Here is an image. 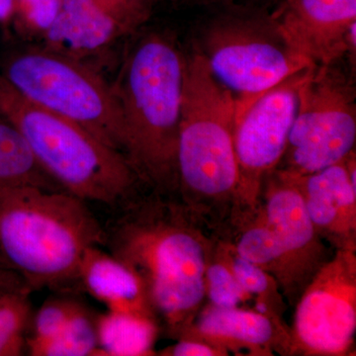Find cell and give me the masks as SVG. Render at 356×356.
I'll use <instances>...</instances> for the list:
<instances>
[{"label": "cell", "instance_id": "6da1fadb", "mask_svg": "<svg viewBox=\"0 0 356 356\" xmlns=\"http://www.w3.org/2000/svg\"><path fill=\"white\" fill-rule=\"evenodd\" d=\"M161 195L124 204L104 229V245L140 276L156 320L178 339L202 309L216 241L206 234L209 224L181 200Z\"/></svg>", "mask_w": 356, "mask_h": 356}, {"label": "cell", "instance_id": "7a4b0ae2", "mask_svg": "<svg viewBox=\"0 0 356 356\" xmlns=\"http://www.w3.org/2000/svg\"><path fill=\"white\" fill-rule=\"evenodd\" d=\"M236 97L213 76L205 56L185 60L177 152L181 202L216 222L236 210Z\"/></svg>", "mask_w": 356, "mask_h": 356}, {"label": "cell", "instance_id": "3957f363", "mask_svg": "<svg viewBox=\"0 0 356 356\" xmlns=\"http://www.w3.org/2000/svg\"><path fill=\"white\" fill-rule=\"evenodd\" d=\"M86 201L34 186L0 191V257L30 289L77 281L83 254L104 245Z\"/></svg>", "mask_w": 356, "mask_h": 356}, {"label": "cell", "instance_id": "277c9868", "mask_svg": "<svg viewBox=\"0 0 356 356\" xmlns=\"http://www.w3.org/2000/svg\"><path fill=\"white\" fill-rule=\"evenodd\" d=\"M185 60L159 36L133 51L115 89L123 116L124 156L158 193L177 188V152Z\"/></svg>", "mask_w": 356, "mask_h": 356}, {"label": "cell", "instance_id": "5b68a950", "mask_svg": "<svg viewBox=\"0 0 356 356\" xmlns=\"http://www.w3.org/2000/svg\"><path fill=\"white\" fill-rule=\"evenodd\" d=\"M0 116L22 134L39 165L65 192L108 206L130 200L138 177L123 154L79 124L30 102L3 76Z\"/></svg>", "mask_w": 356, "mask_h": 356}, {"label": "cell", "instance_id": "8992f818", "mask_svg": "<svg viewBox=\"0 0 356 356\" xmlns=\"http://www.w3.org/2000/svg\"><path fill=\"white\" fill-rule=\"evenodd\" d=\"M2 76L30 102L79 124L124 156L116 91L74 57L51 50L27 51L11 58Z\"/></svg>", "mask_w": 356, "mask_h": 356}, {"label": "cell", "instance_id": "52a82bcc", "mask_svg": "<svg viewBox=\"0 0 356 356\" xmlns=\"http://www.w3.org/2000/svg\"><path fill=\"white\" fill-rule=\"evenodd\" d=\"M355 89L343 72L314 65L299 91L286 149L275 170L291 175L320 172L355 151ZM278 165V166H280Z\"/></svg>", "mask_w": 356, "mask_h": 356}, {"label": "cell", "instance_id": "ba28073f", "mask_svg": "<svg viewBox=\"0 0 356 356\" xmlns=\"http://www.w3.org/2000/svg\"><path fill=\"white\" fill-rule=\"evenodd\" d=\"M311 67L247 102H236L234 142L238 184L234 216L252 212L261 204L266 179L277 170L285 153L298 109L300 88Z\"/></svg>", "mask_w": 356, "mask_h": 356}, {"label": "cell", "instance_id": "9c48e42d", "mask_svg": "<svg viewBox=\"0 0 356 356\" xmlns=\"http://www.w3.org/2000/svg\"><path fill=\"white\" fill-rule=\"evenodd\" d=\"M356 331V248L337 250L297 300L291 355H348Z\"/></svg>", "mask_w": 356, "mask_h": 356}, {"label": "cell", "instance_id": "30bf717a", "mask_svg": "<svg viewBox=\"0 0 356 356\" xmlns=\"http://www.w3.org/2000/svg\"><path fill=\"white\" fill-rule=\"evenodd\" d=\"M248 26L231 24L215 30L205 56L218 83L247 102L288 77L314 67L310 60L281 48Z\"/></svg>", "mask_w": 356, "mask_h": 356}, {"label": "cell", "instance_id": "8fae6325", "mask_svg": "<svg viewBox=\"0 0 356 356\" xmlns=\"http://www.w3.org/2000/svg\"><path fill=\"white\" fill-rule=\"evenodd\" d=\"M261 201L262 217L284 255L286 297L294 303L327 261V250L309 217L301 192L291 180L274 170L262 188Z\"/></svg>", "mask_w": 356, "mask_h": 356}, {"label": "cell", "instance_id": "7c38bea8", "mask_svg": "<svg viewBox=\"0 0 356 356\" xmlns=\"http://www.w3.org/2000/svg\"><path fill=\"white\" fill-rule=\"evenodd\" d=\"M270 21L283 44L313 65L355 51L356 0H281Z\"/></svg>", "mask_w": 356, "mask_h": 356}, {"label": "cell", "instance_id": "4fadbf2b", "mask_svg": "<svg viewBox=\"0 0 356 356\" xmlns=\"http://www.w3.org/2000/svg\"><path fill=\"white\" fill-rule=\"evenodd\" d=\"M178 339L204 341L225 355H291L290 332L281 318L243 307L225 308L208 304Z\"/></svg>", "mask_w": 356, "mask_h": 356}, {"label": "cell", "instance_id": "5bb4252c", "mask_svg": "<svg viewBox=\"0 0 356 356\" xmlns=\"http://www.w3.org/2000/svg\"><path fill=\"white\" fill-rule=\"evenodd\" d=\"M144 20L120 0H63L44 33L51 51L72 57L104 48Z\"/></svg>", "mask_w": 356, "mask_h": 356}, {"label": "cell", "instance_id": "9a60e30c", "mask_svg": "<svg viewBox=\"0 0 356 356\" xmlns=\"http://www.w3.org/2000/svg\"><path fill=\"white\" fill-rule=\"evenodd\" d=\"M301 192L316 231L337 250L356 248V186L346 158L320 172L291 175L280 172Z\"/></svg>", "mask_w": 356, "mask_h": 356}, {"label": "cell", "instance_id": "2e32d148", "mask_svg": "<svg viewBox=\"0 0 356 356\" xmlns=\"http://www.w3.org/2000/svg\"><path fill=\"white\" fill-rule=\"evenodd\" d=\"M77 281L107 310L156 318L144 283L128 264L100 245L88 248L79 264Z\"/></svg>", "mask_w": 356, "mask_h": 356}, {"label": "cell", "instance_id": "e0dca14e", "mask_svg": "<svg viewBox=\"0 0 356 356\" xmlns=\"http://www.w3.org/2000/svg\"><path fill=\"white\" fill-rule=\"evenodd\" d=\"M99 355H154L159 322L152 316L107 310L95 318Z\"/></svg>", "mask_w": 356, "mask_h": 356}, {"label": "cell", "instance_id": "ac0fdd59", "mask_svg": "<svg viewBox=\"0 0 356 356\" xmlns=\"http://www.w3.org/2000/svg\"><path fill=\"white\" fill-rule=\"evenodd\" d=\"M21 186L64 191L39 165L22 134L3 120L0 122V191Z\"/></svg>", "mask_w": 356, "mask_h": 356}, {"label": "cell", "instance_id": "d6986e66", "mask_svg": "<svg viewBox=\"0 0 356 356\" xmlns=\"http://www.w3.org/2000/svg\"><path fill=\"white\" fill-rule=\"evenodd\" d=\"M30 288L15 271L0 276V356L21 355L31 321Z\"/></svg>", "mask_w": 356, "mask_h": 356}, {"label": "cell", "instance_id": "ffe728a7", "mask_svg": "<svg viewBox=\"0 0 356 356\" xmlns=\"http://www.w3.org/2000/svg\"><path fill=\"white\" fill-rule=\"evenodd\" d=\"M25 348L34 356L99 355L95 318L81 306L56 336Z\"/></svg>", "mask_w": 356, "mask_h": 356}, {"label": "cell", "instance_id": "44dd1931", "mask_svg": "<svg viewBox=\"0 0 356 356\" xmlns=\"http://www.w3.org/2000/svg\"><path fill=\"white\" fill-rule=\"evenodd\" d=\"M217 245L241 286L257 298L254 310L281 318L282 296L277 281L261 267L238 255L232 243L218 240Z\"/></svg>", "mask_w": 356, "mask_h": 356}, {"label": "cell", "instance_id": "7402d4cb", "mask_svg": "<svg viewBox=\"0 0 356 356\" xmlns=\"http://www.w3.org/2000/svg\"><path fill=\"white\" fill-rule=\"evenodd\" d=\"M205 294L209 304L225 308L241 307L254 299L236 280L218 248L217 241L206 266Z\"/></svg>", "mask_w": 356, "mask_h": 356}, {"label": "cell", "instance_id": "603a6c76", "mask_svg": "<svg viewBox=\"0 0 356 356\" xmlns=\"http://www.w3.org/2000/svg\"><path fill=\"white\" fill-rule=\"evenodd\" d=\"M81 307L72 299L47 300L33 318L32 334L26 337V343H40L56 336Z\"/></svg>", "mask_w": 356, "mask_h": 356}, {"label": "cell", "instance_id": "cb8c5ba5", "mask_svg": "<svg viewBox=\"0 0 356 356\" xmlns=\"http://www.w3.org/2000/svg\"><path fill=\"white\" fill-rule=\"evenodd\" d=\"M63 0H15L26 24L37 30L46 31L57 17Z\"/></svg>", "mask_w": 356, "mask_h": 356}, {"label": "cell", "instance_id": "d4e9b609", "mask_svg": "<svg viewBox=\"0 0 356 356\" xmlns=\"http://www.w3.org/2000/svg\"><path fill=\"white\" fill-rule=\"evenodd\" d=\"M168 356H225L221 350L209 343L191 339H178L177 343L161 351Z\"/></svg>", "mask_w": 356, "mask_h": 356}, {"label": "cell", "instance_id": "484cf974", "mask_svg": "<svg viewBox=\"0 0 356 356\" xmlns=\"http://www.w3.org/2000/svg\"><path fill=\"white\" fill-rule=\"evenodd\" d=\"M120 1L127 4L128 6L137 11L138 13L145 18H147L149 9H151L152 3H153V0H120Z\"/></svg>", "mask_w": 356, "mask_h": 356}, {"label": "cell", "instance_id": "4316f807", "mask_svg": "<svg viewBox=\"0 0 356 356\" xmlns=\"http://www.w3.org/2000/svg\"><path fill=\"white\" fill-rule=\"evenodd\" d=\"M15 10V0H0V21H6Z\"/></svg>", "mask_w": 356, "mask_h": 356}, {"label": "cell", "instance_id": "83f0119b", "mask_svg": "<svg viewBox=\"0 0 356 356\" xmlns=\"http://www.w3.org/2000/svg\"><path fill=\"white\" fill-rule=\"evenodd\" d=\"M9 269H10V267L7 266L3 259H1V257H0V275L6 273L7 270H9Z\"/></svg>", "mask_w": 356, "mask_h": 356}, {"label": "cell", "instance_id": "f1b7e54d", "mask_svg": "<svg viewBox=\"0 0 356 356\" xmlns=\"http://www.w3.org/2000/svg\"><path fill=\"white\" fill-rule=\"evenodd\" d=\"M200 1H207V2H211V1H225V0H200Z\"/></svg>", "mask_w": 356, "mask_h": 356}, {"label": "cell", "instance_id": "f546056e", "mask_svg": "<svg viewBox=\"0 0 356 356\" xmlns=\"http://www.w3.org/2000/svg\"><path fill=\"white\" fill-rule=\"evenodd\" d=\"M280 1H281V0H280Z\"/></svg>", "mask_w": 356, "mask_h": 356}]
</instances>
